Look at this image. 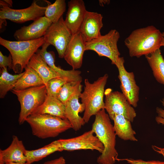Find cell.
<instances>
[{"instance_id":"cell-26","label":"cell","mask_w":164,"mask_h":164,"mask_svg":"<svg viewBox=\"0 0 164 164\" xmlns=\"http://www.w3.org/2000/svg\"><path fill=\"white\" fill-rule=\"evenodd\" d=\"M56 152H61L60 148L52 142L44 147L35 150H26V162L31 164L39 161Z\"/></svg>"},{"instance_id":"cell-13","label":"cell","mask_w":164,"mask_h":164,"mask_svg":"<svg viewBox=\"0 0 164 164\" xmlns=\"http://www.w3.org/2000/svg\"><path fill=\"white\" fill-rule=\"evenodd\" d=\"M86 42L80 32L72 36L64 58L73 70L80 68L82 65Z\"/></svg>"},{"instance_id":"cell-15","label":"cell","mask_w":164,"mask_h":164,"mask_svg":"<svg viewBox=\"0 0 164 164\" xmlns=\"http://www.w3.org/2000/svg\"><path fill=\"white\" fill-rule=\"evenodd\" d=\"M82 89V87L77 91L64 104L66 118L70 123L72 128L75 131L79 130L86 123L83 117L79 115L85 110L84 105L79 101Z\"/></svg>"},{"instance_id":"cell-34","label":"cell","mask_w":164,"mask_h":164,"mask_svg":"<svg viewBox=\"0 0 164 164\" xmlns=\"http://www.w3.org/2000/svg\"><path fill=\"white\" fill-rule=\"evenodd\" d=\"M43 164H66L65 160L62 156L55 159L47 161Z\"/></svg>"},{"instance_id":"cell-2","label":"cell","mask_w":164,"mask_h":164,"mask_svg":"<svg viewBox=\"0 0 164 164\" xmlns=\"http://www.w3.org/2000/svg\"><path fill=\"white\" fill-rule=\"evenodd\" d=\"M162 32L152 25L133 31L124 41L129 56L139 58L160 49Z\"/></svg>"},{"instance_id":"cell-32","label":"cell","mask_w":164,"mask_h":164,"mask_svg":"<svg viewBox=\"0 0 164 164\" xmlns=\"http://www.w3.org/2000/svg\"><path fill=\"white\" fill-rule=\"evenodd\" d=\"M163 108L157 107L156 111L157 115L155 117V120L158 124L164 125V97L160 100Z\"/></svg>"},{"instance_id":"cell-29","label":"cell","mask_w":164,"mask_h":164,"mask_svg":"<svg viewBox=\"0 0 164 164\" xmlns=\"http://www.w3.org/2000/svg\"><path fill=\"white\" fill-rule=\"evenodd\" d=\"M81 81L67 82L62 87L57 98L65 104L70 97L80 88L82 87Z\"/></svg>"},{"instance_id":"cell-19","label":"cell","mask_w":164,"mask_h":164,"mask_svg":"<svg viewBox=\"0 0 164 164\" xmlns=\"http://www.w3.org/2000/svg\"><path fill=\"white\" fill-rule=\"evenodd\" d=\"M20 54V73L27 66L30 59L45 43L43 36L29 41H18Z\"/></svg>"},{"instance_id":"cell-8","label":"cell","mask_w":164,"mask_h":164,"mask_svg":"<svg viewBox=\"0 0 164 164\" xmlns=\"http://www.w3.org/2000/svg\"><path fill=\"white\" fill-rule=\"evenodd\" d=\"M91 129L82 135L68 139H60L52 142L57 146L61 152L82 149L96 150L102 153L104 146Z\"/></svg>"},{"instance_id":"cell-25","label":"cell","mask_w":164,"mask_h":164,"mask_svg":"<svg viewBox=\"0 0 164 164\" xmlns=\"http://www.w3.org/2000/svg\"><path fill=\"white\" fill-rule=\"evenodd\" d=\"M1 69L0 77V98L2 99L5 97L9 91H11L14 88L15 84L24 72L12 74L8 72L7 68Z\"/></svg>"},{"instance_id":"cell-10","label":"cell","mask_w":164,"mask_h":164,"mask_svg":"<svg viewBox=\"0 0 164 164\" xmlns=\"http://www.w3.org/2000/svg\"><path fill=\"white\" fill-rule=\"evenodd\" d=\"M0 8V19H8L18 23L33 20L45 15L46 6L38 5L36 1H33L29 7L23 9H14L2 6Z\"/></svg>"},{"instance_id":"cell-16","label":"cell","mask_w":164,"mask_h":164,"mask_svg":"<svg viewBox=\"0 0 164 164\" xmlns=\"http://www.w3.org/2000/svg\"><path fill=\"white\" fill-rule=\"evenodd\" d=\"M102 19L101 14L87 11L80 30L86 42L101 35L100 30L103 26Z\"/></svg>"},{"instance_id":"cell-39","label":"cell","mask_w":164,"mask_h":164,"mask_svg":"<svg viewBox=\"0 0 164 164\" xmlns=\"http://www.w3.org/2000/svg\"><path fill=\"white\" fill-rule=\"evenodd\" d=\"M4 164H28L26 162V163H17L14 162H10Z\"/></svg>"},{"instance_id":"cell-14","label":"cell","mask_w":164,"mask_h":164,"mask_svg":"<svg viewBox=\"0 0 164 164\" xmlns=\"http://www.w3.org/2000/svg\"><path fill=\"white\" fill-rule=\"evenodd\" d=\"M68 6L64 21L72 35L80 32L87 10L82 0H71L68 2Z\"/></svg>"},{"instance_id":"cell-31","label":"cell","mask_w":164,"mask_h":164,"mask_svg":"<svg viewBox=\"0 0 164 164\" xmlns=\"http://www.w3.org/2000/svg\"><path fill=\"white\" fill-rule=\"evenodd\" d=\"M0 67L1 69L8 67L9 69H12V60L10 54L7 56L0 51Z\"/></svg>"},{"instance_id":"cell-28","label":"cell","mask_w":164,"mask_h":164,"mask_svg":"<svg viewBox=\"0 0 164 164\" xmlns=\"http://www.w3.org/2000/svg\"><path fill=\"white\" fill-rule=\"evenodd\" d=\"M0 44L10 52L12 60V70L15 73H20L19 46L17 41L7 40L0 37Z\"/></svg>"},{"instance_id":"cell-35","label":"cell","mask_w":164,"mask_h":164,"mask_svg":"<svg viewBox=\"0 0 164 164\" xmlns=\"http://www.w3.org/2000/svg\"><path fill=\"white\" fill-rule=\"evenodd\" d=\"M152 148L155 151L162 155L164 158V148L153 145L152 146Z\"/></svg>"},{"instance_id":"cell-22","label":"cell","mask_w":164,"mask_h":164,"mask_svg":"<svg viewBox=\"0 0 164 164\" xmlns=\"http://www.w3.org/2000/svg\"><path fill=\"white\" fill-rule=\"evenodd\" d=\"M112 120L116 135L125 141H138L135 136L136 132L133 129L129 120L122 115H115Z\"/></svg>"},{"instance_id":"cell-27","label":"cell","mask_w":164,"mask_h":164,"mask_svg":"<svg viewBox=\"0 0 164 164\" xmlns=\"http://www.w3.org/2000/svg\"><path fill=\"white\" fill-rule=\"evenodd\" d=\"M48 5L45 10L44 16L52 23L57 22L63 16L66 9L65 0H56L53 3L46 1Z\"/></svg>"},{"instance_id":"cell-6","label":"cell","mask_w":164,"mask_h":164,"mask_svg":"<svg viewBox=\"0 0 164 164\" xmlns=\"http://www.w3.org/2000/svg\"><path fill=\"white\" fill-rule=\"evenodd\" d=\"M120 37L119 33L116 29H111L107 34L86 42V50L96 52L100 56L109 58L111 64L116 65L120 57L117 43Z\"/></svg>"},{"instance_id":"cell-9","label":"cell","mask_w":164,"mask_h":164,"mask_svg":"<svg viewBox=\"0 0 164 164\" xmlns=\"http://www.w3.org/2000/svg\"><path fill=\"white\" fill-rule=\"evenodd\" d=\"M72 36L62 16L57 22L51 24L43 37L45 43L54 46L59 57L62 58H64Z\"/></svg>"},{"instance_id":"cell-21","label":"cell","mask_w":164,"mask_h":164,"mask_svg":"<svg viewBox=\"0 0 164 164\" xmlns=\"http://www.w3.org/2000/svg\"><path fill=\"white\" fill-rule=\"evenodd\" d=\"M28 65L38 73L45 85L50 80L60 77L48 65L40 55L37 52L32 57Z\"/></svg>"},{"instance_id":"cell-24","label":"cell","mask_w":164,"mask_h":164,"mask_svg":"<svg viewBox=\"0 0 164 164\" xmlns=\"http://www.w3.org/2000/svg\"><path fill=\"white\" fill-rule=\"evenodd\" d=\"M24 69V74L18 80L13 89L23 90L45 85L38 73L28 65Z\"/></svg>"},{"instance_id":"cell-1","label":"cell","mask_w":164,"mask_h":164,"mask_svg":"<svg viewBox=\"0 0 164 164\" xmlns=\"http://www.w3.org/2000/svg\"><path fill=\"white\" fill-rule=\"evenodd\" d=\"M91 130L103 144L104 150L97 159L99 164H114L118 160L115 148L116 134L110 118L104 109L95 114Z\"/></svg>"},{"instance_id":"cell-30","label":"cell","mask_w":164,"mask_h":164,"mask_svg":"<svg viewBox=\"0 0 164 164\" xmlns=\"http://www.w3.org/2000/svg\"><path fill=\"white\" fill-rule=\"evenodd\" d=\"M68 81L60 77L53 78L49 80L46 85L47 94L57 98L62 86Z\"/></svg>"},{"instance_id":"cell-37","label":"cell","mask_w":164,"mask_h":164,"mask_svg":"<svg viewBox=\"0 0 164 164\" xmlns=\"http://www.w3.org/2000/svg\"><path fill=\"white\" fill-rule=\"evenodd\" d=\"M9 7H12V2L11 0H4Z\"/></svg>"},{"instance_id":"cell-3","label":"cell","mask_w":164,"mask_h":164,"mask_svg":"<svg viewBox=\"0 0 164 164\" xmlns=\"http://www.w3.org/2000/svg\"><path fill=\"white\" fill-rule=\"evenodd\" d=\"M108 77V74H105L93 83H91L87 79L84 80V90L80 98L85 108L83 118L86 123L92 116L104 109V88Z\"/></svg>"},{"instance_id":"cell-18","label":"cell","mask_w":164,"mask_h":164,"mask_svg":"<svg viewBox=\"0 0 164 164\" xmlns=\"http://www.w3.org/2000/svg\"><path fill=\"white\" fill-rule=\"evenodd\" d=\"M22 141L13 135L10 145L6 149L0 150V164L10 162H26V152Z\"/></svg>"},{"instance_id":"cell-20","label":"cell","mask_w":164,"mask_h":164,"mask_svg":"<svg viewBox=\"0 0 164 164\" xmlns=\"http://www.w3.org/2000/svg\"><path fill=\"white\" fill-rule=\"evenodd\" d=\"M65 109L64 104L57 98L47 94L43 103L32 114H47L67 120Z\"/></svg>"},{"instance_id":"cell-5","label":"cell","mask_w":164,"mask_h":164,"mask_svg":"<svg viewBox=\"0 0 164 164\" xmlns=\"http://www.w3.org/2000/svg\"><path fill=\"white\" fill-rule=\"evenodd\" d=\"M20 105L18 122L23 124L26 119L43 103L47 95L46 85L33 87L23 90L12 89Z\"/></svg>"},{"instance_id":"cell-11","label":"cell","mask_w":164,"mask_h":164,"mask_svg":"<svg viewBox=\"0 0 164 164\" xmlns=\"http://www.w3.org/2000/svg\"><path fill=\"white\" fill-rule=\"evenodd\" d=\"M123 57H120L115 65L118 71V78L120 82L122 93L134 108L138 106L139 100V87L137 84L133 72L125 69Z\"/></svg>"},{"instance_id":"cell-12","label":"cell","mask_w":164,"mask_h":164,"mask_svg":"<svg viewBox=\"0 0 164 164\" xmlns=\"http://www.w3.org/2000/svg\"><path fill=\"white\" fill-rule=\"evenodd\" d=\"M52 23L45 16L33 21L28 26H24L16 30L13 36L17 41H29L43 37Z\"/></svg>"},{"instance_id":"cell-4","label":"cell","mask_w":164,"mask_h":164,"mask_svg":"<svg viewBox=\"0 0 164 164\" xmlns=\"http://www.w3.org/2000/svg\"><path fill=\"white\" fill-rule=\"evenodd\" d=\"M32 134L41 139L55 137L72 128L67 119L45 114H32L26 119Z\"/></svg>"},{"instance_id":"cell-38","label":"cell","mask_w":164,"mask_h":164,"mask_svg":"<svg viewBox=\"0 0 164 164\" xmlns=\"http://www.w3.org/2000/svg\"><path fill=\"white\" fill-rule=\"evenodd\" d=\"M164 46V31L162 32L161 46Z\"/></svg>"},{"instance_id":"cell-7","label":"cell","mask_w":164,"mask_h":164,"mask_svg":"<svg viewBox=\"0 0 164 164\" xmlns=\"http://www.w3.org/2000/svg\"><path fill=\"white\" fill-rule=\"evenodd\" d=\"M104 95V109L111 119L113 120L115 115H121L131 122L133 121L136 116V111L122 93L112 91L111 89L108 88Z\"/></svg>"},{"instance_id":"cell-36","label":"cell","mask_w":164,"mask_h":164,"mask_svg":"<svg viewBox=\"0 0 164 164\" xmlns=\"http://www.w3.org/2000/svg\"><path fill=\"white\" fill-rule=\"evenodd\" d=\"M99 4L101 6H103L104 5L109 3V0H99Z\"/></svg>"},{"instance_id":"cell-17","label":"cell","mask_w":164,"mask_h":164,"mask_svg":"<svg viewBox=\"0 0 164 164\" xmlns=\"http://www.w3.org/2000/svg\"><path fill=\"white\" fill-rule=\"evenodd\" d=\"M50 45L49 44L45 43L42 46V48L40 49H39L36 52L40 55L48 65L54 71L58 74L61 77L66 79L68 82H82L81 71L73 69L65 70L56 65L54 52L47 51V48Z\"/></svg>"},{"instance_id":"cell-23","label":"cell","mask_w":164,"mask_h":164,"mask_svg":"<svg viewBox=\"0 0 164 164\" xmlns=\"http://www.w3.org/2000/svg\"><path fill=\"white\" fill-rule=\"evenodd\" d=\"M156 80L164 85V59L160 49L145 56Z\"/></svg>"},{"instance_id":"cell-33","label":"cell","mask_w":164,"mask_h":164,"mask_svg":"<svg viewBox=\"0 0 164 164\" xmlns=\"http://www.w3.org/2000/svg\"><path fill=\"white\" fill-rule=\"evenodd\" d=\"M130 164H164V161L151 160L145 161L142 159H124Z\"/></svg>"}]
</instances>
